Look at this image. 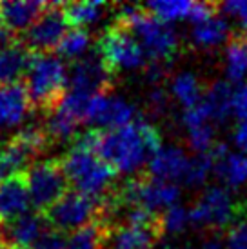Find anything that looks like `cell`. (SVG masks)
Listing matches in <instances>:
<instances>
[{
  "label": "cell",
  "instance_id": "cell-1",
  "mask_svg": "<svg viewBox=\"0 0 247 249\" xmlns=\"http://www.w3.org/2000/svg\"><path fill=\"white\" fill-rule=\"evenodd\" d=\"M75 145L93 151L118 173H135L162 149V139L155 125L133 122L120 129H89L78 133Z\"/></svg>",
  "mask_w": 247,
  "mask_h": 249
},
{
  "label": "cell",
  "instance_id": "cell-2",
  "mask_svg": "<svg viewBox=\"0 0 247 249\" xmlns=\"http://www.w3.org/2000/svg\"><path fill=\"white\" fill-rule=\"evenodd\" d=\"M118 24L127 28L135 35L145 55L151 60H169L180 48L178 35L165 22L151 15L145 7L124 6L117 15Z\"/></svg>",
  "mask_w": 247,
  "mask_h": 249
},
{
  "label": "cell",
  "instance_id": "cell-3",
  "mask_svg": "<svg viewBox=\"0 0 247 249\" xmlns=\"http://www.w3.org/2000/svg\"><path fill=\"white\" fill-rule=\"evenodd\" d=\"M64 173L68 177L69 186L75 191L89 195L95 198H104L115 189V178L118 171L96 157L93 151L73 145L60 159Z\"/></svg>",
  "mask_w": 247,
  "mask_h": 249
},
{
  "label": "cell",
  "instance_id": "cell-4",
  "mask_svg": "<svg viewBox=\"0 0 247 249\" xmlns=\"http://www.w3.org/2000/svg\"><path fill=\"white\" fill-rule=\"evenodd\" d=\"M66 66L58 56L49 53L35 55L31 58L29 70L26 73V89L29 98L36 109L51 113L60 100L66 97V84H68Z\"/></svg>",
  "mask_w": 247,
  "mask_h": 249
},
{
  "label": "cell",
  "instance_id": "cell-5",
  "mask_svg": "<svg viewBox=\"0 0 247 249\" xmlns=\"http://www.w3.org/2000/svg\"><path fill=\"white\" fill-rule=\"evenodd\" d=\"M247 213L246 204L236 200L226 187H207L196 204L191 208V224L196 228L216 231L231 229L244 222Z\"/></svg>",
  "mask_w": 247,
  "mask_h": 249
},
{
  "label": "cell",
  "instance_id": "cell-6",
  "mask_svg": "<svg viewBox=\"0 0 247 249\" xmlns=\"http://www.w3.org/2000/svg\"><path fill=\"white\" fill-rule=\"evenodd\" d=\"M96 51L115 75L122 70H138L145 66V51L140 42L129 29L118 22L111 24L100 35L96 42Z\"/></svg>",
  "mask_w": 247,
  "mask_h": 249
},
{
  "label": "cell",
  "instance_id": "cell-7",
  "mask_svg": "<svg viewBox=\"0 0 247 249\" xmlns=\"http://www.w3.org/2000/svg\"><path fill=\"white\" fill-rule=\"evenodd\" d=\"M28 184L31 195V206L36 213H48L49 209L68 193V177L62 162L56 159L35 162L28 169Z\"/></svg>",
  "mask_w": 247,
  "mask_h": 249
},
{
  "label": "cell",
  "instance_id": "cell-8",
  "mask_svg": "<svg viewBox=\"0 0 247 249\" xmlns=\"http://www.w3.org/2000/svg\"><path fill=\"white\" fill-rule=\"evenodd\" d=\"M100 214L102 198H95L78 191H68L48 213H44V216L48 224L62 233H73L76 229L98 220Z\"/></svg>",
  "mask_w": 247,
  "mask_h": 249
},
{
  "label": "cell",
  "instance_id": "cell-9",
  "mask_svg": "<svg viewBox=\"0 0 247 249\" xmlns=\"http://www.w3.org/2000/svg\"><path fill=\"white\" fill-rule=\"evenodd\" d=\"M113 86H115V73L104 62V58L96 49L75 60L69 75L71 91L95 97V95H109Z\"/></svg>",
  "mask_w": 247,
  "mask_h": 249
},
{
  "label": "cell",
  "instance_id": "cell-10",
  "mask_svg": "<svg viewBox=\"0 0 247 249\" xmlns=\"http://www.w3.org/2000/svg\"><path fill=\"white\" fill-rule=\"evenodd\" d=\"M68 28L69 24L62 4H49L44 15L28 29L24 36V46L35 55L49 53L60 46L64 36L68 35Z\"/></svg>",
  "mask_w": 247,
  "mask_h": 249
},
{
  "label": "cell",
  "instance_id": "cell-11",
  "mask_svg": "<svg viewBox=\"0 0 247 249\" xmlns=\"http://www.w3.org/2000/svg\"><path fill=\"white\" fill-rule=\"evenodd\" d=\"M137 107L129 104L122 97L109 95H95L91 98L88 122L98 125L100 129H120L125 125L137 122Z\"/></svg>",
  "mask_w": 247,
  "mask_h": 249
},
{
  "label": "cell",
  "instance_id": "cell-12",
  "mask_svg": "<svg viewBox=\"0 0 247 249\" xmlns=\"http://www.w3.org/2000/svg\"><path fill=\"white\" fill-rule=\"evenodd\" d=\"M145 9L162 22L193 20L194 24L216 15L218 6L211 2H187V0H155L145 4Z\"/></svg>",
  "mask_w": 247,
  "mask_h": 249
},
{
  "label": "cell",
  "instance_id": "cell-13",
  "mask_svg": "<svg viewBox=\"0 0 247 249\" xmlns=\"http://www.w3.org/2000/svg\"><path fill=\"white\" fill-rule=\"evenodd\" d=\"M46 216L42 213H26L13 222L0 224L2 242L6 249H31L46 231Z\"/></svg>",
  "mask_w": 247,
  "mask_h": 249
},
{
  "label": "cell",
  "instance_id": "cell-14",
  "mask_svg": "<svg viewBox=\"0 0 247 249\" xmlns=\"http://www.w3.org/2000/svg\"><path fill=\"white\" fill-rule=\"evenodd\" d=\"M31 195H29L28 175L17 173L0 184V224L13 222L22 214L29 213Z\"/></svg>",
  "mask_w": 247,
  "mask_h": 249
},
{
  "label": "cell",
  "instance_id": "cell-15",
  "mask_svg": "<svg viewBox=\"0 0 247 249\" xmlns=\"http://www.w3.org/2000/svg\"><path fill=\"white\" fill-rule=\"evenodd\" d=\"M33 102L20 82L0 86V131L15 129L26 120Z\"/></svg>",
  "mask_w": 247,
  "mask_h": 249
},
{
  "label": "cell",
  "instance_id": "cell-16",
  "mask_svg": "<svg viewBox=\"0 0 247 249\" xmlns=\"http://www.w3.org/2000/svg\"><path fill=\"white\" fill-rule=\"evenodd\" d=\"M189 164H191V159L185 155L182 147L169 145V147H162L151 159L147 167H149V175L153 178L176 184V182L185 180Z\"/></svg>",
  "mask_w": 247,
  "mask_h": 249
},
{
  "label": "cell",
  "instance_id": "cell-17",
  "mask_svg": "<svg viewBox=\"0 0 247 249\" xmlns=\"http://www.w3.org/2000/svg\"><path fill=\"white\" fill-rule=\"evenodd\" d=\"M160 229L142 226H117L109 229L106 249H155L160 236Z\"/></svg>",
  "mask_w": 247,
  "mask_h": 249
},
{
  "label": "cell",
  "instance_id": "cell-18",
  "mask_svg": "<svg viewBox=\"0 0 247 249\" xmlns=\"http://www.w3.org/2000/svg\"><path fill=\"white\" fill-rule=\"evenodd\" d=\"M49 7L46 2L35 0H15V2H0V20L11 31H24L31 28Z\"/></svg>",
  "mask_w": 247,
  "mask_h": 249
},
{
  "label": "cell",
  "instance_id": "cell-19",
  "mask_svg": "<svg viewBox=\"0 0 247 249\" xmlns=\"http://www.w3.org/2000/svg\"><path fill=\"white\" fill-rule=\"evenodd\" d=\"M214 159V171L229 187H238L247 182V155L233 153L226 144H214L211 149Z\"/></svg>",
  "mask_w": 247,
  "mask_h": 249
},
{
  "label": "cell",
  "instance_id": "cell-20",
  "mask_svg": "<svg viewBox=\"0 0 247 249\" xmlns=\"http://www.w3.org/2000/svg\"><path fill=\"white\" fill-rule=\"evenodd\" d=\"M31 58L33 53L20 42L11 48L0 49V86L18 82V78L28 73Z\"/></svg>",
  "mask_w": 247,
  "mask_h": 249
},
{
  "label": "cell",
  "instance_id": "cell-21",
  "mask_svg": "<svg viewBox=\"0 0 247 249\" xmlns=\"http://www.w3.org/2000/svg\"><path fill=\"white\" fill-rule=\"evenodd\" d=\"M233 97L234 91L229 82L218 80L211 84V88L204 93V98H202L204 106L209 111L211 122H216V124L226 122L227 117L233 113Z\"/></svg>",
  "mask_w": 247,
  "mask_h": 249
},
{
  "label": "cell",
  "instance_id": "cell-22",
  "mask_svg": "<svg viewBox=\"0 0 247 249\" xmlns=\"http://www.w3.org/2000/svg\"><path fill=\"white\" fill-rule=\"evenodd\" d=\"M191 38L198 49H214L229 38V26L222 17L213 15L206 20L194 24Z\"/></svg>",
  "mask_w": 247,
  "mask_h": 249
},
{
  "label": "cell",
  "instance_id": "cell-23",
  "mask_svg": "<svg viewBox=\"0 0 247 249\" xmlns=\"http://www.w3.org/2000/svg\"><path fill=\"white\" fill-rule=\"evenodd\" d=\"M109 228L102 220H95L68 235V249H106Z\"/></svg>",
  "mask_w": 247,
  "mask_h": 249
},
{
  "label": "cell",
  "instance_id": "cell-24",
  "mask_svg": "<svg viewBox=\"0 0 247 249\" xmlns=\"http://www.w3.org/2000/svg\"><path fill=\"white\" fill-rule=\"evenodd\" d=\"M104 2H93V0H84V2H69L62 4L66 20L73 29H84L93 22H96L106 11Z\"/></svg>",
  "mask_w": 247,
  "mask_h": 249
},
{
  "label": "cell",
  "instance_id": "cell-25",
  "mask_svg": "<svg viewBox=\"0 0 247 249\" xmlns=\"http://www.w3.org/2000/svg\"><path fill=\"white\" fill-rule=\"evenodd\" d=\"M173 97L184 106V109H191L196 104L202 102L204 98V91H202V84L191 71H184L175 76L171 86Z\"/></svg>",
  "mask_w": 247,
  "mask_h": 249
},
{
  "label": "cell",
  "instance_id": "cell-26",
  "mask_svg": "<svg viewBox=\"0 0 247 249\" xmlns=\"http://www.w3.org/2000/svg\"><path fill=\"white\" fill-rule=\"evenodd\" d=\"M28 164L33 166L35 162L13 139L7 144L0 145V184L13 175L22 173V169Z\"/></svg>",
  "mask_w": 247,
  "mask_h": 249
},
{
  "label": "cell",
  "instance_id": "cell-27",
  "mask_svg": "<svg viewBox=\"0 0 247 249\" xmlns=\"http://www.w3.org/2000/svg\"><path fill=\"white\" fill-rule=\"evenodd\" d=\"M91 48V36L86 29H71L68 35L64 36L60 46L56 48L58 56H64L68 60H78L82 58L84 53Z\"/></svg>",
  "mask_w": 247,
  "mask_h": 249
},
{
  "label": "cell",
  "instance_id": "cell-28",
  "mask_svg": "<svg viewBox=\"0 0 247 249\" xmlns=\"http://www.w3.org/2000/svg\"><path fill=\"white\" fill-rule=\"evenodd\" d=\"M214 171V159L211 153H204V155H196L194 159H191L187 175H185L184 184L193 187L204 186L207 182L209 173Z\"/></svg>",
  "mask_w": 247,
  "mask_h": 249
},
{
  "label": "cell",
  "instance_id": "cell-29",
  "mask_svg": "<svg viewBox=\"0 0 247 249\" xmlns=\"http://www.w3.org/2000/svg\"><path fill=\"white\" fill-rule=\"evenodd\" d=\"M191 224V209H185L184 206H173L162 213V231L167 235H178L187 229Z\"/></svg>",
  "mask_w": 247,
  "mask_h": 249
},
{
  "label": "cell",
  "instance_id": "cell-30",
  "mask_svg": "<svg viewBox=\"0 0 247 249\" xmlns=\"http://www.w3.org/2000/svg\"><path fill=\"white\" fill-rule=\"evenodd\" d=\"M216 6H218V11L238 22L242 33L247 35V2L233 0V2H224V4H216Z\"/></svg>",
  "mask_w": 247,
  "mask_h": 249
},
{
  "label": "cell",
  "instance_id": "cell-31",
  "mask_svg": "<svg viewBox=\"0 0 247 249\" xmlns=\"http://www.w3.org/2000/svg\"><path fill=\"white\" fill-rule=\"evenodd\" d=\"M31 249H68V235L58 229H49L35 242Z\"/></svg>",
  "mask_w": 247,
  "mask_h": 249
},
{
  "label": "cell",
  "instance_id": "cell-32",
  "mask_svg": "<svg viewBox=\"0 0 247 249\" xmlns=\"http://www.w3.org/2000/svg\"><path fill=\"white\" fill-rule=\"evenodd\" d=\"M226 249H247V220L236 224L227 231Z\"/></svg>",
  "mask_w": 247,
  "mask_h": 249
},
{
  "label": "cell",
  "instance_id": "cell-33",
  "mask_svg": "<svg viewBox=\"0 0 247 249\" xmlns=\"http://www.w3.org/2000/svg\"><path fill=\"white\" fill-rule=\"evenodd\" d=\"M233 113L242 120H247V84L240 86L234 91L233 97Z\"/></svg>",
  "mask_w": 247,
  "mask_h": 249
},
{
  "label": "cell",
  "instance_id": "cell-34",
  "mask_svg": "<svg viewBox=\"0 0 247 249\" xmlns=\"http://www.w3.org/2000/svg\"><path fill=\"white\" fill-rule=\"evenodd\" d=\"M167 104H169V97L162 88H155L149 95V106L153 107L155 113H164L167 109Z\"/></svg>",
  "mask_w": 247,
  "mask_h": 249
},
{
  "label": "cell",
  "instance_id": "cell-35",
  "mask_svg": "<svg viewBox=\"0 0 247 249\" xmlns=\"http://www.w3.org/2000/svg\"><path fill=\"white\" fill-rule=\"evenodd\" d=\"M233 140L234 144H236V147L240 149V153H246L247 155V120L238 122V125L234 127Z\"/></svg>",
  "mask_w": 247,
  "mask_h": 249
},
{
  "label": "cell",
  "instance_id": "cell-36",
  "mask_svg": "<svg viewBox=\"0 0 247 249\" xmlns=\"http://www.w3.org/2000/svg\"><path fill=\"white\" fill-rule=\"evenodd\" d=\"M200 249H226V242L222 240V235L216 231H207V235L202 240Z\"/></svg>",
  "mask_w": 247,
  "mask_h": 249
},
{
  "label": "cell",
  "instance_id": "cell-37",
  "mask_svg": "<svg viewBox=\"0 0 247 249\" xmlns=\"http://www.w3.org/2000/svg\"><path fill=\"white\" fill-rule=\"evenodd\" d=\"M17 33L11 31V29L4 26L2 22H0V49H6V48H11L17 44Z\"/></svg>",
  "mask_w": 247,
  "mask_h": 249
},
{
  "label": "cell",
  "instance_id": "cell-38",
  "mask_svg": "<svg viewBox=\"0 0 247 249\" xmlns=\"http://www.w3.org/2000/svg\"><path fill=\"white\" fill-rule=\"evenodd\" d=\"M160 249H189V248H182V246H173V244H165Z\"/></svg>",
  "mask_w": 247,
  "mask_h": 249
},
{
  "label": "cell",
  "instance_id": "cell-39",
  "mask_svg": "<svg viewBox=\"0 0 247 249\" xmlns=\"http://www.w3.org/2000/svg\"><path fill=\"white\" fill-rule=\"evenodd\" d=\"M0 249H6V246H4V242H2V233H0Z\"/></svg>",
  "mask_w": 247,
  "mask_h": 249
}]
</instances>
